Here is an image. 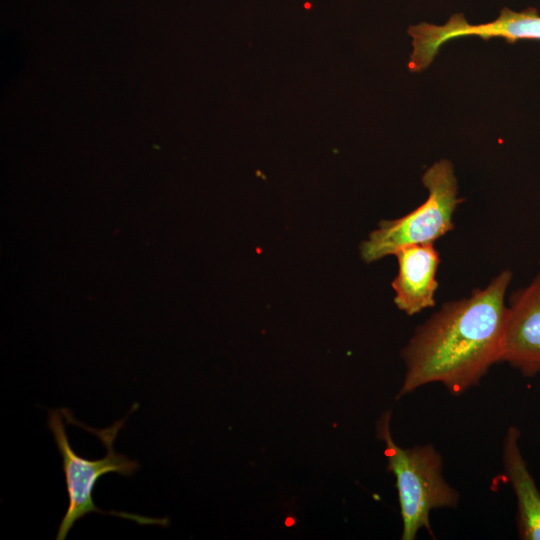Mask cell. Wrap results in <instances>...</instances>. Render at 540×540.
Instances as JSON below:
<instances>
[{"instance_id":"obj_5","label":"cell","mask_w":540,"mask_h":540,"mask_svg":"<svg viewBox=\"0 0 540 540\" xmlns=\"http://www.w3.org/2000/svg\"><path fill=\"white\" fill-rule=\"evenodd\" d=\"M413 51L408 63L410 71L426 69L446 42L467 36L482 39L499 37L509 43L518 40L540 41V15L535 8L516 12L503 8L499 16L487 23L470 24L462 14L453 15L444 25L421 23L408 29Z\"/></svg>"},{"instance_id":"obj_2","label":"cell","mask_w":540,"mask_h":540,"mask_svg":"<svg viewBox=\"0 0 540 540\" xmlns=\"http://www.w3.org/2000/svg\"><path fill=\"white\" fill-rule=\"evenodd\" d=\"M65 410L69 417L77 423V426L98 437L107 453L103 458L97 460H90L78 455L69 443L61 409L49 410L47 424L62 458V469L69 498L68 508L59 525L56 539L64 540L73 525L91 513L117 516L140 525H166L167 519L164 518L147 517L129 512L104 511L98 508L93 501L95 485L102 476L109 473L131 476L139 468L137 461L114 450V440L119 431L124 428L127 417L116 421L108 428L95 429L78 422L68 408Z\"/></svg>"},{"instance_id":"obj_8","label":"cell","mask_w":540,"mask_h":540,"mask_svg":"<svg viewBox=\"0 0 540 540\" xmlns=\"http://www.w3.org/2000/svg\"><path fill=\"white\" fill-rule=\"evenodd\" d=\"M520 437L515 426L507 429L502 445L503 468L516 497L519 538L540 540V490L522 455Z\"/></svg>"},{"instance_id":"obj_1","label":"cell","mask_w":540,"mask_h":540,"mask_svg":"<svg viewBox=\"0 0 540 540\" xmlns=\"http://www.w3.org/2000/svg\"><path fill=\"white\" fill-rule=\"evenodd\" d=\"M511 280L510 270L501 271L470 296L444 303L415 329L401 351L405 374L397 398L428 384L459 395L480 383L500 362Z\"/></svg>"},{"instance_id":"obj_4","label":"cell","mask_w":540,"mask_h":540,"mask_svg":"<svg viewBox=\"0 0 540 540\" xmlns=\"http://www.w3.org/2000/svg\"><path fill=\"white\" fill-rule=\"evenodd\" d=\"M422 183L428 190L425 202L400 218L381 221L360 245L364 262L394 255L406 246L434 243L454 228L453 216L463 200L458 197L452 163L446 159L434 163Z\"/></svg>"},{"instance_id":"obj_6","label":"cell","mask_w":540,"mask_h":540,"mask_svg":"<svg viewBox=\"0 0 540 540\" xmlns=\"http://www.w3.org/2000/svg\"><path fill=\"white\" fill-rule=\"evenodd\" d=\"M500 362L525 377L540 373V273L510 298Z\"/></svg>"},{"instance_id":"obj_3","label":"cell","mask_w":540,"mask_h":540,"mask_svg":"<svg viewBox=\"0 0 540 540\" xmlns=\"http://www.w3.org/2000/svg\"><path fill=\"white\" fill-rule=\"evenodd\" d=\"M391 412L386 411L377 422V436L385 443L388 470L396 480L402 540H414L424 529L433 536L430 513L435 509L455 508L458 491L443 475V458L432 444L404 448L391 434Z\"/></svg>"},{"instance_id":"obj_7","label":"cell","mask_w":540,"mask_h":540,"mask_svg":"<svg viewBox=\"0 0 540 540\" xmlns=\"http://www.w3.org/2000/svg\"><path fill=\"white\" fill-rule=\"evenodd\" d=\"M398 272L392 281L394 303L409 316L435 305L436 274L440 256L433 243L414 244L398 250Z\"/></svg>"}]
</instances>
